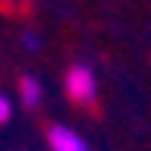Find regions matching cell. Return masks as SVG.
<instances>
[{"mask_svg": "<svg viewBox=\"0 0 151 151\" xmlns=\"http://www.w3.org/2000/svg\"><path fill=\"white\" fill-rule=\"evenodd\" d=\"M66 94L73 101H94V73L88 63H76L69 73H66Z\"/></svg>", "mask_w": 151, "mask_h": 151, "instance_id": "6da1fadb", "label": "cell"}, {"mask_svg": "<svg viewBox=\"0 0 151 151\" xmlns=\"http://www.w3.org/2000/svg\"><path fill=\"white\" fill-rule=\"evenodd\" d=\"M50 148L54 151H88L82 135H76L73 129H66V126H54L50 129Z\"/></svg>", "mask_w": 151, "mask_h": 151, "instance_id": "7a4b0ae2", "label": "cell"}, {"mask_svg": "<svg viewBox=\"0 0 151 151\" xmlns=\"http://www.w3.org/2000/svg\"><path fill=\"white\" fill-rule=\"evenodd\" d=\"M38 101H41V85H38V79L35 76H22V104L35 107Z\"/></svg>", "mask_w": 151, "mask_h": 151, "instance_id": "3957f363", "label": "cell"}, {"mask_svg": "<svg viewBox=\"0 0 151 151\" xmlns=\"http://www.w3.org/2000/svg\"><path fill=\"white\" fill-rule=\"evenodd\" d=\"M9 113H13V104H9L6 98H0V123H6Z\"/></svg>", "mask_w": 151, "mask_h": 151, "instance_id": "277c9868", "label": "cell"}, {"mask_svg": "<svg viewBox=\"0 0 151 151\" xmlns=\"http://www.w3.org/2000/svg\"><path fill=\"white\" fill-rule=\"evenodd\" d=\"M22 44H25L28 50H35V47L41 44V41H38V35H32V32H28V35H22Z\"/></svg>", "mask_w": 151, "mask_h": 151, "instance_id": "5b68a950", "label": "cell"}]
</instances>
